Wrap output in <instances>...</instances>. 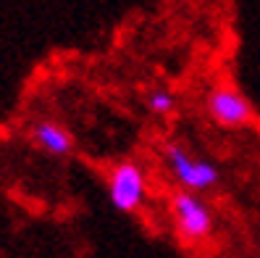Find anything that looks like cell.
<instances>
[{"instance_id":"3","label":"cell","mask_w":260,"mask_h":258,"mask_svg":"<svg viewBox=\"0 0 260 258\" xmlns=\"http://www.w3.org/2000/svg\"><path fill=\"white\" fill-rule=\"evenodd\" d=\"M108 198L113 208L124 211V214H134V211L142 208L147 198V179L140 163L121 161L113 166V171L108 177Z\"/></svg>"},{"instance_id":"6","label":"cell","mask_w":260,"mask_h":258,"mask_svg":"<svg viewBox=\"0 0 260 258\" xmlns=\"http://www.w3.org/2000/svg\"><path fill=\"white\" fill-rule=\"evenodd\" d=\"M145 103H147L150 113H155V116H171L176 108V98L168 90H150Z\"/></svg>"},{"instance_id":"5","label":"cell","mask_w":260,"mask_h":258,"mask_svg":"<svg viewBox=\"0 0 260 258\" xmlns=\"http://www.w3.org/2000/svg\"><path fill=\"white\" fill-rule=\"evenodd\" d=\"M32 140L50 156H66L74 148V137L66 127L55 124V121H40L32 127Z\"/></svg>"},{"instance_id":"1","label":"cell","mask_w":260,"mask_h":258,"mask_svg":"<svg viewBox=\"0 0 260 258\" xmlns=\"http://www.w3.org/2000/svg\"><path fill=\"white\" fill-rule=\"evenodd\" d=\"M163 158L171 169V177L187 192H205L221 179L218 169L208 158H192V153H187L179 142H168L163 148Z\"/></svg>"},{"instance_id":"2","label":"cell","mask_w":260,"mask_h":258,"mask_svg":"<svg viewBox=\"0 0 260 258\" xmlns=\"http://www.w3.org/2000/svg\"><path fill=\"white\" fill-rule=\"evenodd\" d=\"M168 208L179 235L184 237V242H203L213 232V214L210 208L197 198L194 192L179 190L168 198Z\"/></svg>"},{"instance_id":"4","label":"cell","mask_w":260,"mask_h":258,"mask_svg":"<svg viewBox=\"0 0 260 258\" xmlns=\"http://www.w3.org/2000/svg\"><path fill=\"white\" fill-rule=\"evenodd\" d=\"M208 113L221 127H244L255 116L252 103L232 87H216L208 95Z\"/></svg>"}]
</instances>
